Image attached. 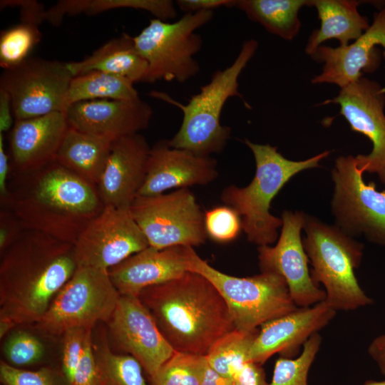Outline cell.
Instances as JSON below:
<instances>
[{"instance_id": "8d00e7d4", "label": "cell", "mask_w": 385, "mask_h": 385, "mask_svg": "<svg viewBox=\"0 0 385 385\" xmlns=\"http://www.w3.org/2000/svg\"><path fill=\"white\" fill-rule=\"evenodd\" d=\"M91 329L73 328L63 334L62 369L68 385H73L76 373L81 361L86 340Z\"/></svg>"}, {"instance_id": "7a4b0ae2", "label": "cell", "mask_w": 385, "mask_h": 385, "mask_svg": "<svg viewBox=\"0 0 385 385\" xmlns=\"http://www.w3.org/2000/svg\"><path fill=\"white\" fill-rule=\"evenodd\" d=\"M6 207L25 229L74 245L104 208L95 185L56 161L35 171L11 172Z\"/></svg>"}, {"instance_id": "3957f363", "label": "cell", "mask_w": 385, "mask_h": 385, "mask_svg": "<svg viewBox=\"0 0 385 385\" xmlns=\"http://www.w3.org/2000/svg\"><path fill=\"white\" fill-rule=\"evenodd\" d=\"M138 297L175 351L205 356L219 338L235 329L218 290L194 272L147 287Z\"/></svg>"}, {"instance_id": "d590c367", "label": "cell", "mask_w": 385, "mask_h": 385, "mask_svg": "<svg viewBox=\"0 0 385 385\" xmlns=\"http://www.w3.org/2000/svg\"><path fill=\"white\" fill-rule=\"evenodd\" d=\"M7 363L19 367L38 362L44 354V346L38 337L25 331L12 333L4 345Z\"/></svg>"}, {"instance_id": "e0dca14e", "label": "cell", "mask_w": 385, "mask_h": 385, "mask_svg": "<svg viewBox=\"0 0 385 385\" xmlns=\"http://www.w3.org/2000/svg\"><path fill=\"white\" fill-rule=\"evenodd\" d=\"M150 150L140 133L113 141L96 184L104 206L130 208L145 183Z\"/></svg>"}, {"instance_id": "1f68e13d", "label": "cell", "mask_w": 385, "mask_h": 385, "mask_svg": "<svg viewBox=\"0 0 385 385\" xmlns=\"http://www.w3.org/2000/svg\"><path fill=\"white\" fill-rule=\"evenodd\" d=\"M207 364L205 356L175 351L162 366L153 385H200Z\"/></svg>"}, {"instance_id": "d6986e66", "label": "cell", "mask_w": 385, "mask_h": 385, "mask_svg": "<svg viewBox=\"0 0 385 385\" xmlns=\"http://www.w3.org/2000/svg\"><path fill=\"white\" fill-rule=\"evenodd\" d=\"M64 113L70 128L113 141L146 129L153 111L139 98L81 101L71 105Z\"/></svg>"}, {"instance_id": "c3c4849f", "label": "cell", "mask_w": 385, "mask_h": 385, "mask_svg": "<svg viewBox=\"0 0 385 385\" xmlns=\"http://www.w3.org/2000/svg\"><path fill=\"white\" fill-rule=\"evenodd\" d=\"M363 385H385V380H383V381L368 380L365 381Z\"/></svg>"}, {"instance_id": "9a60e30c", "label": "cell", "mask_w": 385, "mask_h": 385, "mask_svg": "<svg viewBox=\"0 0 385 385\" xmlns=\"http://www.w3.org/2000/svg\"><path fill=\"white\" fill-rule=\"evenodd\" d=\"M305 217L306 215L299 212H283L277 243L273 247H258L261 271L282 276L297 307H310L326 299L324 290L314 282L309 271V259L301 239Z\"/></svg>"}, {"instance_id": "ba28073f", "label": "cell", "mask_w": 385, "mask_h": 385, "mask_svg": "<svg viewBox=\"0 0 385 385\" xmlns=\"http://www.w3.org/2000/svg\"><path fill=\"white\" fill-rule=\"evenodd\" d=\"M213 16V11H205L185 14L173 23L151 19L133 36L138 51L148 64V83L160 80L184 83L199 73L194 56L201 49L202 39L195 31Z\"/></svg>"}, {"instance_id": "5b68a950", "label": "cell", "mask_w": 385, "mask_h": 385, "mask_svg": "<svg viewBox=\"0 0 385 385\" xmlns=\"http://www.w3.org/2000/svg\"><path fill=\"white\" fill-rule=\"evenodd\" d=\"M257 46L258 43L254 39L245 41L233 63L214 73L210 82L202 86L200 92L192 96L186 104L163 92L150 93L151 96L178 107L183 113L178 131L168 140L171 147L203 156H210L224 149L230 137L231 128L221 125V113L229 98H242L239 91L238 78Z\"/></svg>"}, {"instance_id": "f35d334b", "label": "cell", "mask_w": 385, "mask_h": 385, "mask_svg": "<svg viewBox=\"0 0 385 385\" xmlns=\"http://www.w3.org/2000/svg\"><path fill=\"white\" fill-rule=\"evenodd\" d=\"M73 385H103L96 366L91 334L86 340Z\"/></svg>"}, {"instance_id": "8992f818", "label": "cell", "mask_w": 385, "mask_h": 385, "mask_svg": "<svg viewBox=\"0 0 385 385\" xmlns=\"http://www.w3.org/2000/svg\"><path fill=\"white\" fill-rule=\"evenodd\" d=\"M303 245L309 259L314 282L322 284L325 301L334 310H354L373 303L359 286L354 270L359 266L363 245L339 228L306 216Z\"/></svg>"}, {"instance_id": "e575fe53", "label": "cell", "mask_w": 385, "mask_h": 385, "mask_svg": "<svg viewBox=\"0 0 385 385\" xmlns=\"http://www.w3.org/2000/svg\"><path fill=\"white\" fill-rule=\"evenodd\" d=\"M207 236L220 243L235 240L242 230L239 214L227 205L214 207L204 212Z\"/></svg>"}, {"instance_id": "44dd1931", "label": "cell", "mask_w": 385, "mask_h": 385, "mask_svg": "<svg viewBox=\"0 0 385 385\" xmlns=\"http://www.w3.org/2000/svg\"><path fill=\"white\" fill-rule=\"evenodd\" d=\"M217 175L214 158L173 148L168 140H161L151 148L145 180L138 195H155L172 188L205 185Z\"/></svg>"}, {"instance_id": "30bf717a", "label": "cell", "mask_w": 385, "mask_h": 385, "mask_svg": "<svg viewBox=\"0 0 385 385\" xmlns=\"http://www.w3.org/2000/svg\"><path fill=\"white\" fill-rule=\"evenodd\" d=\"M150 247H195L207 237L204 213L189 188L170 193L138 195L130 207Z\"/></svg>"}, {"instance_id": "ffe728a7", "label": "cell", "mask_w": 385, "mask_h": 385, "mask_svg": "<svg viewBox=\"0 0 385 385\" xmlns=\"http://www.w3.org/2000/svg\"><path fill=\"white\" fill-rule=\"evenodd\" d=\"M384 48L385 57V8L375 14L373 22L363 34L346 46L335 48L321 45L311 56L323 63L322 72L312 83H333L342 88L372 72L377 66V46Z\"/></svg>"}, {"instance_id": "60d3db41", "label": "cell", "mask_w": 385, "mask_h": 385, "mask_svg": "<svg viewBox=\"0 0 385 385\" xmlns=\"http://www.w3.org/2000/svg\"><path fill=\"white\" fill-rule=\"evenodd\" d=\"M1 6H17L20 7L21 20L39 25L46 20V11L43 6L36 1H1Z\"/></svg>"}, {"instance_id": "ee69618b", "label": "cell", "mask_w": 385, "mask_h": 385, "mask_svg": "<svg viewBox=\"0 0 385 385\" xmlns=\"http://www.w3.org/2000/svg\"><path fill=\"white\" fill-rule=\"evenodd\" d=\"M11 172L9 158L4 148V135L0 133V202L1 206H4L8 200V183Z\"/></svg>"}, {"instance_id": "f6af8a7d", "label": "cell", "mask_w": 385, "mask_h": 385, "mask_svg": "<svg viewBox=\"0 0 385 385\" xmlns=\"http://www.w3.org/2000/svg\"><path fill=\"white\" fill-rule=\"evenodd\" d=\"M13 111L9 94L0 89V133L7 132L13 123Z\"/></svg>"}, {"instance_id": "f1b7e54d", "label": "cell", "mask_w": 385, "mask_h": 385, "mask_svg": "<svg viewBox=\"0 0 385 385\" xmlns=\"http://www.w3.org/2000/svg\"><path fill=\"white\" fill-rule=\"evenodd\" d=\"M258 331L233 329L219 338L205 355L208 364L222 375L232 379L250 361L249 352Z\"/></svg>"}, {"instance_id": "74e56055", "label": "cell", "mask_w": 385, "mask_h": 385, "mask_svg": "<svg viewBox=\"0 0 385 385\" xmlns=\"http://www.w3.org/2000/svg\"><path fill=\"white\" fill-rule=\"evenodd\" d=\"M0 380L4 385H61L58 377L48 368L29 371L0 362Z\"/></svg>"}, {"instance_id": "9c48e42d", "label": "cell", "mask_w": 385, "mask_h": 385, "mask_svg": "<svg viewBox=\"0 0 385 385\" xmlns=\"http://www.w3.org/2000/svg\"><path fill=\"white\" fill-rule=\"evenodd\" d=\"M120 297L108 270L78 266L36 324L56 336L73 328L92 329L98 322H108Z\"/></svg>"}, {"instance_id": "7dc6e473", "label": "cell", "mask_w": 385, "mask_h": 385, "mask_svg": "<svg viewBox=\"0 0 385 385\" xmlns=\"http://www.w3.org/2000/svg\"><path fill=\"white\" fill-rule=\"evenodd\" d=\"M200 385H233V381L232 379L218 373L207 363Z\"/></svg>"}, {"instance_id": "4316f807", "label": "cell", "mask_w": 385, "mask_h": 385, "mask_svg": "<svg viewBox=\"0 0 385 385\" xmlns=\"http://www.w3.org/2000/svg\"><path fill=\"white\" fill-rule=\"evenodd\" d=\"M310 6L309 0H236L235 6L268 32L285 40L297 36L301 27L299 9Z\"/></svg>"}, {"instance_id": "7bdbcfd3", "label": "cell", "mask_w": 385, "mask_h": 385, "mask_svg": "<svg viewBox=\"0 0 385 385\" xmlns=\"http://www.w3.org/2000/svg\"><path fill=\"white\" fill-rule=\"evenodd\" d=\"M233 0H177L175 5L185 14L213 11L220 7L235 6Z\"/></svg>"}, {"instance_id": "4fadbf2b", "label": "cell", "mask_w": 385, "mask_h": 385, "mask_svg": "<svg viewBox=\"0 0 385 385\" xmlns=\"http://www.w3.org/2000/svg\"><path fill=\"white\" fill-rule=\"evenodd\" d=\"M74 245L78 266L108 270L149 246L130 208L105 206Z\"/></svg>"}, {"instance_id": "5bb4252c", "label": "cell", "mask_w": 385, "mask_h": 385, "mask_svg": "<svg viewBox=\"0 0 385 385\" xmlns=\"http://www.w3.org/2000/svg\"><path fill=\"white\" fill-rule=\"evenodd\" d=\"M328 103L339 104L340 114L351 130L371 140V153L356 157L358 167L363 172L376 173L385 185V88L362 76L321 105Z\"/></svg>"}, {"instance_id": "836d02e7", "label": "cell", "mask_w": 385, "mask_h": 385, "mask_svg": "<svg viewBox=\"0 0 385 385\" xmlns=\"http://www.w3.org/2000/svg\"><path fill=\"white\" fill-rule=\"evenodd\" d=\"M175 3L170 0H86L85 13L98 14L115 9L131 8L150 12L166 21L176 17Z\"/></svg>"}, {"instance_id": "52a82bcc", "label": "cell", "mask_w": 385, "mask_h": 385, "mask_svg": "<svg viewBox=\"0 0 385 385\" xmlns=\"http://www.w3.org/2000/svg\"><path fill=\"white\" fill-rule=\"evenodd\" d=\"M188 271L207 279L218 290L228 307L235 329L254 332L259 326L297 308L284 278L262 272L247 277H234L210 265L190 247Z\"/></svg>"}, {"instance_id": "8fae6325", "label": "cell", "mask_w": 385, "mask_h": 385, "mask_svg": "<svg viewBox=\"0 0 385 385\" xmlns=\"http://www.w3.org/2000/svg\"><path fill=\"white\" fill-rule=\"evenodd\" d=\"M66 63L29 57L4 70L0 89L9 96L15 120L64 111L66 95L73 78Z\"/></svg>"}, {"instance_id": "f546056e", "label": "cell", "mask_w": 385, "mask_h": 385, "mask_svg": "<svg viewBox=\"0 0 385 385\" xmlns=\"http://www.w3.org/2000/svg\"><path fill=\"white\" fill-rule=\"evenodd\" d=\"M93 351L103 385H148L141 364L133 356L114 354L106 343Z\"/></svg>"}, {"instance_id": "ab89813d", "label": "cell", "mask_w": 385, "mask_h": 385, "mask_svg": "<svg viewBox=\"0 0 385 385\" xmlns=\"http://www.w3.org/2000/svg\"><path fill=\"white\" fill-rule=\"evenodd\" d=\"M26 230L16 215L6 207L0 210V253L5 250Z\"/></svg>"}, {"instance_id": "603a6c76", "label": "cell", "mask_w": 385, "mask_h": 385, "mask_svg": "<svg viewBox=\"0 0 385 385\" xmlns=\"http://www.w3.org/2000/svg\"><path fill=\"white\" fill-rule=\"evenodd\" d=\"M190 247L148 246L110 268L109 276L121 296L138 297L143 289L171 281L188 272Z\"/></svg>"}, {"instance_id": "7402d4cb", "label": "cell", "mask_w": 385, "mask_h": 385, "mask_svg": "<svg viewBox=\"0 0 385 385\" xmlns=\"http://www.w3.org/2000/svg\"><path fill=\"white\" fill-rule=\"evenodd\" d=\"M68 128L64 111L15 120L9 137L11 172L29 173L56 161Z\"/></svg>"}, {"instance_id": "ac0fdd59", "label": "cell", "mask_w": 385, "mask_h": 385, "mask_svg": "<svg viewBox=\"0 0 385 385\" xmlns=\"http://www.w3.org/2000/svg\"><path fill=\"white\" fill-rule=\"evenodd\" d=\"M336 312L324 300L265 323L250 347V361L262 365L277 353L291 359L311 336L329 323Z\"/></svg>"}, {"instance_id": "7c38bea8", "label": "cell", "mask_w": 385, "mask_h": 385, "mask_svg": "<svg viewBox=\"0 0 385 385\" xmlns=\"http://www.w3.org/2000/svg\"><path fill=\"white\" fill-rule=\"evenodd\" d=\"M356 157L341 156L332 170L335 183L332 208L339 224L347 232L364 233L385 246V190L366 184Z\"/></svg>"}, {"instance_id": "cb8c5ba5", "label": "cell", "mask_w": 385, "mask_h": 385, "mask_svg": "<svg viewBox=\"0 0 385 385\" xmlns=\"http://www.w3.org/2000/svg\"><path fill=\"white\" fill-rule=\"evenodd\" d=\"M73 76L98 71L125 77L135 83H148V64L138 51L133 37L123 34L78 61L66 63Z\"/></svg>"}, {"instance_id": "2e32d148", "label": "cell", "mask_w": 385, "mask_h": 385, "mask_svg": "<svg viewBox=\"0 0 385 385\" xmlns=\"http://www.w3.org/2000/svg\"><path fill=\"white\" fill-rule=\"evenodd\" d=\"M119 346L141 364L153 381L175 351L138 297L121 296L108 320Z\"/></svg>"}, {"instance_id": "6da1fadb", "label": "cell", "mask_w": 385, "mask_h": 385, "mask_svg": "<svg viewBox=\"0 0 385 385\" xmlns=\"http://www.w3.org/2000/svg\"><path fill=\"white\" fill-rule=\"evenodd\" d=\"M0 319L37 323L78 265L74 245L26 229L1 255Z\"/></svg>"}, {"instance_id": "b9f144b4", "label": "cell", "mask_w": 385, "mask_h": 385, "mask_svg": "<svg viewBox=\"0 0 385 385\" xmlns=\"http://www.w3.org/2000/svg\"><path fill=\"white\" fill-rule=\"evenodd\" d=\"M233 385H269L261 365L247 362L233 376Z\"/></svg>"}, {"instance_id": "d4e9b609", "label": "cell", "mask_w": 385, "mask_h": 385, "mask_svg": "<svg viewBox=\"0 0 385 385\" xmlns=\"http://www.w3.org/2000/svg\"><path fill=\"white\" fill-rule=\"evenodd\" d=\"M359 4L354 0H310V6L316 8L321 24L309 36L306 53L312 56L327 40L337 39L340 46H346L359 38L369 24L358 11Z\"/></svg>"}, {"instance_id": "bcb514c9", "label": "cell", "mask_w": 385, "mask_h": 385, "mask_svg": "<svg viewBox=\"0 0 385 385\" xmlns=\"http://www.w3.org/2000/svg\"><path fill=\"white\" fill-rule=\"evenodd\" d=\"M368 353L385 375V334L376 337L369 344Z\"/></svg>"}, {"instance_id": "d6a6232c", "label": "cell", "mask_w": 385, "mask_h": 385, "mask_svg": "<svg viewBox=\"0 0 385 385\" xmlns=\"http://www.w3.org/2000/svg\"><path fill=\"white\" fill-rule=\"evenodd\" d=\"M321 343L322 337L316 333L305 342L299 356L295 359L282 357L277 359L269 385H308L309 371Z\"/></svg>"}, {"instance_id": "484cf974", "label": "cell", "mask_w": 385, "mask_h": 385, "mask_svg": "<svg viewBox=\"0 0 385 385\" xmlns=\"http://www.w3.org/2000/svg\"><path fill=\"white\" fill-rule=\"evenodd\" d=\"M113 140L68 128L56 161L88 183L96 184L108 160Z\"/></svg>"}, {"instance_id": "4dcf8cb0", "label": "cell", "mask_w": 385, "mask_h": 385, "mask_svg": "<svg viewBox=\"0 0 385 385\" xmlns=\"http://www.w3.org/2000/svg\"><path fill=\"white\" fill-rule=\"evenodd\" d=\"M42 34L38 26L28 22L11 26L1 32L0 66L9 69L21 63L40 41Z\"/></svg>"}, {"instance_id": "277c9868", "label": "cell", "mask_w": 385, "mask_h": 385, "mask_svg": "<svg viewBox=\"0 0 385 385\" xmlns=\"http://www.w3.org/2000/svg\"><path fill=\"white\" fill-rule=\"evenodd\" d=\"M245 143L253 153L255 175L246 187H225L220 199L239 214L249 241L259 246L269 245L275 242L277 230L282 225V219L270 212L272 200L291 178L302 170L318 167L329 151L304 160L293 161L284 158L277 147L249 140Z\"/></svg>"}, {"instance_id": "83f0119b", "label": "cell", "mask_w": 385, "mask_h": 385, "mask_svg": "<svg viewBox=\"0 0 385 385\" xmlns=\"http://www.w3.org/2000/svg\"><path fill=\"white\" fill-rule=\"evenodd\" d=\"M130 80L117 75L93 71L73 76L65 101L64 111L76 103L98 100H135L139 95Z\"/></svg>"}]
</instances>
